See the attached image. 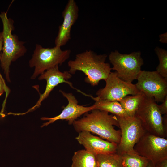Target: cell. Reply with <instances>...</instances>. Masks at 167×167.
Wrapping results in <instances>:
<instances>
[{"label": "cell", "mask_w": 167, "mask_h": 167, "mask_svg": "<svg viewBox=\"0 0 167 167\" xmlns=\"http://www.w3.org/2000/svg\"><path fill=\"white\" fill-rule=\"evenodd\" d=\"M71 77V74L68 71H61L59 69L58 66L49 69L40 75L38 79L40 80L45 79L47 82L44 92L40 94V98L34 106L26 112L18 113V115L25 114L39 107L41 102L47 98L54 88L60 84L65 83L68 84L71 88L76 89L73 86L72 84L68 81Z\"/></svg>", "instance_id": "7c38bea8"}, {"label": "cell", "mask_w": 167, "mask_h": 167, "mask_svg": "<svg viewBox=\"0 0 167 167\" xmlns=\"http://www.w3.org/2000/svg\"><path fill=\"white\" fill-rule=\"evenodd\" d=\"M154 167H167V158L157 162L155 165Z\"/></svg>", "instance_id": "603a6c76"}, {"label": "cell", "mask_w": 167, "mask_h": 167, "mask_svg": "<svg viewBox=\"0 0 167 167\" xmlns=\"http://www.w3.org/2000/svg\"><path fill=\"white\" fill-rule=\"evenodd\" d=\"M4 92H6V97L4 102L3 104V108L2 111L4 109L6 99L7 96L9 93L10 90L9 88L6 85L4 79L3 78L2 76L0 75V96Z\"/></svg>", "instance_id": "44dd1931"}, {"label": "cell", "mask_w": 167, "mask_h": 167, "mask_svg": "<svg viewBox=\"0 0 167 167\" xmlns=\"http://www.w3.org/2000/svg\"><path fill=\"white\" fill-rule=\"evenodd\" d=\"M59 92L67 99V105L58 115L52 118H41V120L48 121L44 123L41 126V127L47 126L58 120H66L68 121L69 124H72L76 119L82 115L95 109L94 105L89 107L78 105L77 99L71 93H66L62 90H60Z\"/></svg>", "instance_id": "8fae6325"}, {"label": "cell", "mask_w": 167, "mask_h": 167, "mask_svg": "<svg viewBox=\"0 0 167 167\" xmlns=\"http://www.w3.org/2000/svg\"><path fill=\"white\" fill-rule=\"evenodd\" d=\"M123 167H147L149 161L135 152L122 155Z\"/></svg>", "instance_id": "d6986e66"}, {"label": "cell", "mask_w": 167, "mask_h": 167, "mask_svg": "<svg viewBox=\"0 0 167 167\" xmlns=\"http://www.w3.org/2000/svg\"><path fill=\"white\" fill-rule=\"evenodd\" d=\"M162 104L158 105V107L161 113L166 115L167 113V95L166 96Z\"/></svg>", "instance_id": "7402d4cb"}, {"label": "cell", "mask_w": 167, "mask_h": 167, "mask_svg": "<svg viewBox=\"0 0 167 167\" xmlns=\"http://www.w3.org/2000/svg\"><path fill=\"white\" fill-rule=\"evenodd\" d=\"M145 96L144 94L141 92L136 95L127 96L118 102L128 116H135Z\"/></svg>", "instance_id": "2e32d148"}, {"label": "cell", "mask_w": 167, "mask_h": 167, "mask_svg": "<svg viewBox=\"0 0 167 167\" xmlns=\"http://www.w3.org/2000/svg\"><path fill=\"white\" fill-rule=\"evenodd\" d=\"M72 124L78 133L88 131L118 145L120 141V131L115 129L114 127L116 126L119 127L117 117L107 112L92 110L90 113H86L81 118L75 120Z\"/></svg>", "instance_id": "6da1fadb"}, {"label": "cell", "mask_w": 167, "mask_h": 167, "mask_svg": "<svg viewBox=\"0 0 167 167\" xmlns=\"http://www.w3.org/2000/svg\"><path fill=\"white\" fill-rule=\"evenodd\" d=\"M155 50L159 62L156 71L163 78L167 79V51L159 47H156Z\"/></svg>", "instance_id": "ffe728a7"}, {"label": "cell", "mask_w": 167, "mask_h": 167, "mask_svg": "<svg viewBox=\"0 0 167 167\" xmlns=\"http://www.w3.org/2000/svg\"><path fill=\"white\" fill-rule=\"evenodd\" d=\"M98 167H123L122 155L117 152L96 155Z\"/></svg>", "instance_id": "ac0fdd59"}, {"label": "cell", "mask_w": 167, "mask_h": 167, "mask_svg": "<svg viewBox=\"0 0 167 167\" xmlns=\"http://www.w3.org/2000/svg\"><path fill=\"white\" fill-rule=\"evenodd\" d=\"M147 167H154V166L151 162L149 161Z\"/></svg>", "instance_id": "484cf974"}, {"label": "cell", "mask_w": 167, "mask_h": 167, "mask_svg": "<svg viewBox=\"0 0 167 167\" xmlns=\"http://www.w3.org/2000/svg\"><path fill=\"white\" fill-rule=\"evenodd\" d=\"M71 167H98L96 155L85 149L78 150L72 157Z\"/></svg>", "instance_id": "9a60e30c"}, {"label": "cell", "mask_w": 167, "mask_h": 167, "mask_svg": "<svg viewBox=\"0 0 167 167\" xmlns=\"http://www.w3.org/2000/svg\"><path fill=\"white\" fill-rule=\"evenodd\" d=\"M135 116L139 119L146 132L165 138L167 121L163 122L158 105L153 98L145 96Z\"/></svg>", "instance_id": "8992f818"}, {"label": "cell", "mask_w": 167, "mask_h": 167, "mask_svg": "<svg viewBox=\"0 0 167 167\" xmlns=\"http://www.w3.org/2000/svg\"><path fill=\"white\" fill-rule=\"evenodd\" d=\"M91 97L95 101L94 104L95 109L110 113L117 116L128 115L119 102L100 100Z\"/></svg>", "instance_id": "e0dca14e"}, {"label": "cell", "mask_w": 167, "mask_h": 167, "mask_svg": "<svg viewBox=\"0 0 167 167\" xmlns=\"http://www.w3.org/2000/svg\"><path fill=\"white\" fill-rule=\"evenodd\" d=\"M105 81V87L96 92V98L118 101L127 96L135 95L141 92L135 84L119 78L116 72H111Z\"/></svg>", "instance_id": "30bf717a"}, {"label": "cell", "mask_w": 167, "mask_h": 167, "mask_svg": "<svg viewBox=\"0 0 167 167\" xmlns=\"http://www.w3.org/2000/svg\"><path fill=\"white\" fill-rule=\"evenodd\" d=\"M79 133L76 139L88 151L96 155L117 152L118 144L94 136L88 131Z\"/></svg>", "instance_id": "5bb4252c"}, {"label": "cell", "mask_w": 167, "mask_h": 167, "mask_svg": "<svg viewBox=\"0 0 167 167\" xmlns=\"http://www.w3.org/2000/svg\"><path fill=\"white\" fill-rule=\"evenodd\" d=\"M135 152L155 165L167 158V139L146 132L134 148Z\"/></svg>", "instance_id": "ba28073f"}, {"label": "cell", "mask_w": 167, "mask_h": 167, "mask_svg": "<svg viewBox=\"0 0 167 167\" xmlns=\"http://www.w3.org/2000/svg\"><path fill=\"white\" fill-rule=\"evenodd\" d=\"M71 53V50H63L59 47L45 48L36 44L29 62L30 67L35 68L31 79H34L47 70L61 65L69 58Z\"/></svg>", "instance_id": "277c9868"}, {"label": "cell", "mask_w": 167, "mask_h": 167, "mask_svg": "<svg viewBox=\"0 0 167 167\" xmlns=\"http://www.w3.org/2000/svg\"><path fill=\"white\" fill-rule=\"evenodd\" d=\"M79 12V7L75 1L69 0L62 12L63 20L58 27L55 40V46L61 47L69 41L71 27L78 19Z\"/></svg>", "instance_id": "4fadbf2b"}, {"label": "cell", "mask_w": 167, "mask_h": 167, "mask_svg": "<svg viewBox=\"0 0 167 167\" xmlns=\"http://www.w3.org/2000/svg\"><path fill=\"white\" fill-rule=\"evenodd\" d=\"M159 41L162 43H167V32L161 34L159 36Z\"/></svg>", "instance_id": "cb8c5ba5"}, {"label": "cell", "mask_w": 167, "mask_h": 167, "mask_svg": "<svg viewBox=\"0 0 167 167\" xmlns=\"http://www.w3.org/2000/svg\"><path fill=\"white\" fill-rule=\"evenodd\" d=\"M105 54L98 55L92 50H86L77 54L75 59L68 62V72L74 74L82 71L86 76L85 81L94 86L101 80H105L112 70L110 64L105 62Z\"/></svg>", "instance_id": "7a4b0ae2"}, {"label": "cell", "mask_w": 167, "mask_h": 167, "mask_svg": "<svg viewBox=\"0 0 167 167\" xmlns=\"http://www.w3.org/2000/svg\"><path fill=\"white\" fill-rule=\"evenodd\" d=\"M3 24V45L0 57V66L7 81L10 82V66L12 62L23 56L27 51L24 42L19 40L18 36L12 33L14 29V21L8 18L4 12L0 14Z\"/></svg>", "instance_id": "3957f363"}, {"label": "cell", "mask_w": 167, "mask_h": 167, "mask_svg": "<svg viewBox=\"0 0 167 167\" xmlns=\"http://www.w3.org/2000/svg\"><path fill=\"white\" fill-rule=\"evenodd\" d=\"M116 117L121 132L117 152L122 155L135 152V145L146 132L139 119L135 116Z\"/></svg>", "instance_id": "52a82bcc"}, {"label": "cell", "mask_w": 167, "mask_h": 167, "mask_svg": "<svg viewBox=\"0 0 167 167\" xmlns=\"http://www.w3.org/2000/svg\"><path fill=\"white\" fill-rule=\"evenodd\" d=\"M3 35L2 32H0V59L1 57V51L2 50V47L3 45ZM0 75L2 76V75L0 73Z\"/></svg>", "instance_id": "d4e9b609"}, {"label": "cell", "mask_w": 167, "mask_h": 167, "mask_svg": "<svg viewBox=\"0 0 167 167\" xmlns=\"http://www.w3.org/2000/svg\"><path fill=\"white\" fill-rule=\"evenodd\" d=\"M135 84L138 89L147 96L153 98L156 102H162L167 95V79L156 71L141 70Z\"/></svg>", "instance_id": "9c48e42d"}, {"label": "cell", "mask_w": 167, "mask_h": 167, "mask_svg": "<svg viewBox=\"0 0 167 167\" xmlns=\"http://www.w3.org/2000/svg\"><path fill=\"white\" fill-rule=\"evenodd\" d=\"M109 59L113 66L111 69L116 71L118 76L123 81L131 83L137 79L144 64L139 51L122 54L115 50L110 53Z\"/></svg>", "instance_id": "5b68a950"}]
</instances>
